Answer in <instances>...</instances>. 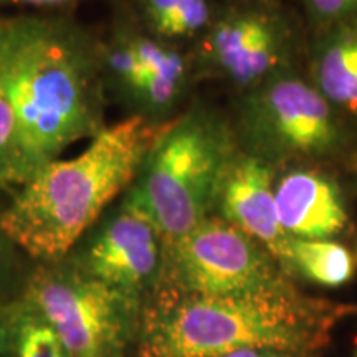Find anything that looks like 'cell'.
Here are the masks:
<instances>
[{
    "instance_id": "cell-18",
    "label": "cell",
    "mask_w": 357,
    "mask_h": 357,
    "mask_svg": "<svg viewBox=\"0 0 357 357\" xmlns=\"http://www.w3.org/2000/svg\"><path fill=\"white\" fill-rule=\"evenodd\" d=\"M15 159V121L0 84V190L12 192L10 178Z\"/></svg>"
},
{
    "instance_id": "cell-7",
    "label": "cell",
    "mask_w": 357,
    "mask_h": 357,
    "mask_svg": "<svg viewBox=\"0 0 357 357\" xmlns=\"http://www.w3.org/2000/svg\"><path fill=\"white\" fill-rule=\"evenodd\" d=\"M306 43L305 22L288 2H230L190 53L199 83H218L236 96L303 66Z\"/></svg>"
},
{
    "instance_id": "cell-10",
    "label": "cell",
    "mask_w": 357,
    "mask_h": 357,
    "mask_svg": "<svg viewBox=\"0 0 357 357\" xmlns=\"http://www.w3.org/2000/svg\"><path fill=\"white\" fill-rule=\"evenodd\" d=\"M63 261L139 303L142 294L162 284L166 242L153 223L118 200Z\"/></svg>"
},
{
    "instance_id": "cell-4",
    "label": "cell",
    "mask_w": 357,
    "mask_h": 357,
    "mask_svg": "<svg viewBox=\"0 0 357 357\" xmlns=\"http://www.w3.org/2000/svg\"><path fill=\"white\" fill-rule=\"evenodd\" d=\"M236 151L230 113L194 98L155 137L119 202L153 223L166 245L176 242L213 215Z\"/></svg>"
},
{
    "instance_id": "cell-11",
    "label": "cell",
    "mask_w": 357,
    "mask_h": 357,
    "mask_svg": "<svg viewBox=\"0 0 357 357\" xmlns=\"http://www.w3.org/2000/svg\"><path fill=\"white\" fill-rule=\"evenodd\" d=\"M276 174L278 169L238 147L222 178L213 215L257 240L287 271L291 236L281 229L276 213Z\"/></svg>"
},
{
    "instance_id": "cell-8",
    "label": "cell",
    "mask_w": 357,
    "mask_h": 357,
    "mask_svg": "<svg viewBox=\"0 0 357 357\" xmlns=\"http://www.w3.org/2000/svg\"><path fill=\"white\" fill-rule=\"evenodd\" d=\"M160 287L199 296H255L293 287L268 250L220 217L166 245Z\"/></svg>"
},
{
    "instance_id": "cell-3",
    "label": "cell",
    "mask_w": 357,
    "mask_h": 357,
    "mask_svg": "<svg viewBox=\"0 0 357 357\" xmlns=\"http://www.w3.org/2000/svg\"><path fill=\"white\" fill-rule=\"evenodd\" d=\"M352 307L303 296L296 288L255 296H199L169 289L151 319L154 357H222L265 347L291 356L323 342L326 329Z\"/></svg>"
},
{
    "instance_id": "cell-13",
    "label": "cell",
    "mask_w": 357,
    "mask_h": 357,
    "mask_svg": "<svg viewBox=\"0 0 357 357\" xmlns=\"http://www.w3.org/2000/svg\"><path fill=\"white\" fill-rule=\"evenodd\" d=\"M305 73L331 105L357 123V17L307 35Z\"/></svg>"
},
{
    "instance_id": "cell-12",
    "label": "cell",
    "mask_w": 357,
    "mask_h": 357,
    "mask_svg": "<svg viewBox=\"0 0 357 357\" xmlns=\"http://www.w3.org/2000/svg\"><path fill=\"white\" fill-rule=\"evenodd\" d=\"M275 204L281 229L291 238L334 240L349 225V208L331 167L293 166L278 171Z\"/></svg>"
},
{
    "instance_id": "cell-2",
    "label": "cell",
    "mask_w": 357,
    "mask_h": 357,
    "mask_svg": "<svg viewBox=\"0 0 357 357\" xmlns=\"http://www.w3.org/2000/svg\"><path fill=\"white\" fill-rule=\"evenodd\" d=\"M164 126L141 118L108 124L82 153L53 160L12 190L0 229L35 263L63 260L121 199Z\"/></svg>"
},
{
    "instance_id": "cell-5",
    "label": "cell",
    "mask_w": 357,
    "mask_h": 357,
    "mask_svg": "<svg viewBox=\"0 0 357 357\" xmlns=\"http://www.w3.org/2000/svg\"><path fill=\"white\" fill-rule=\"evenodd\" d=\"M238 147L281 171L354 162L356 124L318 91L305 68H291L234 96Z\"/></svg>"
},
{
    "instance_id": "cell-15",
    "label": "cell",
    "mask_w": 357,
    "mask_h": 357,
    "mask_svg": "<svg viewBox=\"0 0 357 357\" xmlns=\"http://www.w3.org/2000/svg\"><path fill=\"white\" fill-rule=\"evenodd\" d=\"M354 257L344 245L334 240L291 238L288 248L287 271L326 288H339L354 276Z\"/></svg>"
},
{
    "instance_id": "cell-6",
    "label": "cell",
    "mask_w": 357,
    "mask_h": 357,
    "mask_svg": "<svg viewBox=\"0 0 357 357\" xmlns=\"http://www.w3.org/2000/svg\"><path fill=\"white\" fill-rule=\"evenodd\" d=\"M98 43L106 96L123 118L162 126L194 100L199 78L190 48L146 32L124 0L116 2L109 25L98 32Z\"/></svg>"
},
{
    "instance_id": "cell-20",
    "label": "cell",
    "mask_w": 357,
    "mask_h": 357,
    "mask_svg": "<svg viewBox=\"0 0 357 357\" xmlns=\"http://www.w3.org/2000/svg\"><path fill=\"white\" fill-rule=\"evenodd\" d=\"M3 205H0V213H2ZM13 252H20V248L3 234L2 229H0V284H2L7 278L8 268H10V257Z\"/></svg>"
},
{
    "instance_id": "cell-21",
    "label": "cell",
    "mask_w": 357,
    "mask_h": 357,
    "mask_svg": "<svg viewBox=\"0 0 357 357\" xmlns=\"http://www.w3.org/2000/svg\"><path fill=\"white\" fill-rule=\"evenodd\" d=\"M222 357H291V354L275 349H265V347H248V349L230 352V354Z\"/></svg>"
},
{
    "instance_id": "cell-23",
    "label": "cell",
    "mask_w": 357,
    "mask_h": 357,
    "mask_svg": "<svg viewBox=\"0 0 357 357\" xmlns=\"http://www.w3.org/2000/svg\"><path fill=\"white\" fill-rule=\"evenodd\" d=\"M356 131H357V123H356ZM354 164H356V167H357V149H356V158H354Z\"/></svg>"
},
{
    "instance_id": "cell-14",
    "label": "cell",
    "mask_w": 357,
    "mask_h": 357,
    "mask_svg": "<svg viewBox=\"0 0 357 357\" xmlns=\"http://www.w3.org/2000/svg\"><path fill=\"white\" fill-rule=\"evenodd\" d=\"M146 32L190 48L207 33L229 0H124Z\"/></svg>"
},
{
    "instance_id": "cell-17",
    "label": "cell",
    "mask_w": 357,
    "mask_h": 357,
    "mask_svg": "<svg viewBox=\"0 0 357 357\" xmlns=\"http://www.w3.org/2000/svg\"><path fill=\"white\" fill-rule=\"evenodd\" d=\"M307 35L357 17V0H296Z\"/></svg>"
},
{
    "instance_id": "cell-22",
    "label": "cell",
    "mask_w": 357,
    "mask_h": 357,
    "mask_svg": "<svg viewBox=\"0 0 357 357\" xmlns=\"http://www.w3.org/2000/svg\"><path fill=\"white\" fill-rule=\"evenodd\" d=\"M229 2H288V0H229Z\"/></svg>"
},
{
    "instance_id": "cell-9",
    "label": "cell",
    "mask_w": 357,
    "mask_h": 357,
    "mask_svg": "<svg viewBox=\"0 0 357 357\" xmlns=\"http://www.w3.org/2000/svg\"><path fill=\"white\" fill-rule=\"evenodd\" d=\"M29 311L47 323L71 357H108L137 301L63 260L37 263L24 288Z\"/></svg>"
},
{
    "instance_id": "cell-19",
    "label": "cell",
    "mask_w": 357,
    "mask_h": 357,
    "mask_svg": "<svg viewBox=\"0 0 357 357\" xmlns=\"http://www.w3.org/2000/svg\"><path fill=\"white\" fill-rule=\"evenodd\" d=\"M79 0H0V10L3 8H33V10H55V8L71 6Z\"/></svg>"
},
{
    "instance_id": "cell-1",
    "label": "cell",
    "mask_w": 357,
    "mask_h": 357,
    "mask_svg": "<svg viewBox=\"0 0 357 357\" xmlns=\"http://www.w3.org/2000/svg\"><path fill=\"white\" fill-rule=\"evenodd\" d=\"M0 84L15 121L12 190L108 126L98 32L66 13L0 15Z\"/></svg>"
},
{
    "instance_id": "cell-16",
    "label": "cell",
    "mask_w": 357,
    "mask_h": 357,
    "mask_svg": "<svg viewBox=\"0 0 357 357\" xmlns=\"http://www.w3.org/2000/svg\"><path fill=\"white\" fill-rule=\"evenodd\" d=\"M17 356L19 357H71L56 333L30 312L20 324L17 336Z\"/></svg>"
}]
</instances>
